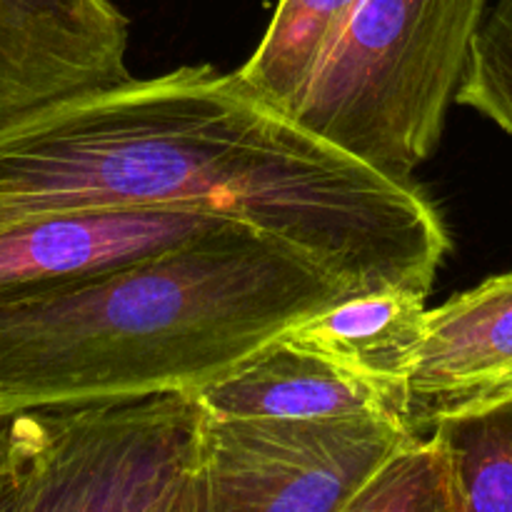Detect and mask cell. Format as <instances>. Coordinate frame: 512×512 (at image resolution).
Wrapping results in <instances>:
<instances>
[{"label":"cell","mask_w":512,"mask_h":512,"mask_svg":"<svg viewBox=\"0 0 512 512\" xmlns=\"http://www.w3.org/2000/svg\"><path fill=\"white\" fill-rule=\"evenodd\" d=\"M195 395L213 418H390L405 425L403 390L353 373L288 335Z\"/></svg>","instance_id":"9c48e42d"},{"label":"cell","mask_w":512,"mask_h":512,"mask_svg":"<svg viewBox=\"0 0 512 512\" xmlns=\"http://www.w3.org/2000/svg\"><path fill=\"white\" fill-rule=\"evenodd\" d=\"M355 293L245 223L70 283L0 295V418L198 393Z\"/></svg>","instance_id":"7a4b0ae2"},{"label":"cell","mask_w":512,"mask_h":512,"mask_svg":"<svg viewBox=\"0 0 512 512\" xmlns=\"http://www.w3.org/2000/svg\"><path fill=\"white\" fill-rule=\"evenodd\" d=\"M125 53L113 0H0V125L128 83Z\"/></svg>","instance_id":"8992f818"},{"label":"cell","mask_w":512,"mask_h":512,"mask_svg":"<svg viewBox=\"0 0 512 512\" xmlns=\"http://www.w3.org/2000/svg\"><path fill=\"white\" fill-rule=\"evenodd\" d=\"M148 512H208L205 510L203 450L198 458L170 483V488L155 500Z\"/></svg>","instance_id":"9a60e30c"},{"label":"cell","mask_w":512,"mask_h":512,"mask_svg":"<svg viewBox=\"0 0 512 512\" xmlns=\"http://www.w3.org/2000/svg\"><path fill=\"white\" fill-rule=\"evenodd\" d=\"M428 293L380 288L350 293L288 333L333 363L405 393L425 333Z\"/></svg>","instance_id":"30bf717a"},{"label":"cell","mask_w":512,"mask_h":512,"mask_svg":"<svg viewBox=\"0 0 512 512\" xmlns=\"http://www.w3.org/2000/svg\"><path fill=\"white\" fill-rule=\"evenodd\" d=\"M340 512H455L448 458L438 438H415Z\"/></svg>","instance_id":"4fadbf2b"},{"label":"cell","mask_w":512,"mask_h":512,"mask_svg":"<svg viewBox=\"0 0 512 512\" xmlns=\"http://www.w3.org/2000/svg\"><path fill=\"white\" fill-rule=\"evenodd\" d=\"M512 403V273L430 310L405 380V428L430 438L450 420Z\"/></svg>","instance_id":"52a82bcc"},{"label":"cell","mask_w":512,"mask_h":512,"mask_svg":"<svg viewBox=\"0 0 512 512\" xmlns=\"http://www.w3.org/2000/svg\"><path fill=\"white\" fill-rule=\"evenodd\" d=\"M455 103L478 110L512 138V0L488 8Z\"/></svg>","instance_id":"5bb4252c"},{"label":"cell","mask_w":512,"mask_h":512,"mask_svg":"<svg viewBox=\"0 0 512 512\" xmlns=\"http://www.w3.org/2000/svg\"><path fill=\"white\" fill-rule=\"evenodd\" d=\"M455 512H512V403L435 430Z\"/></svg>","instance_id":"7c38bea8"},{"label":"cell","mask_w":512,"mask_h":512,"mask_svg":"<svg viewBox=\"0 0 512 512\" xmlns=\"http://www.w3.org/2000/svg\"><path fill=\"white\" fill-rule=\"evenodd\" d=\"M233 223L240 220L195 210H70L15 220L0 225V295L135 263Z\"/></svg>","instance_id":"ba28073f"},{"label":"cell","mask_w":512,"mask_h":512,"mask_svg":"<svg viewBox=\"0 0 512 512\" xmlns=\"http://www.w3.org/2000/svg\"><path fill=\"white\" fill-rule=\"evenodd\" d=\"M358 5L360 0H278L268 30L238 73L290 113Z\"/></svg>","instance_id":"8fae6325"},{"label":"cell","mask_w":512,"mask_h":512,"mask_svg":"<svg viewBox=\"0 0 512 512\" xmlns=\"http://www.w3.org/2000/svg\"><path fill=\"white\" fill-rule=\"evenodd\" d=\"M413 440L390 418L265 420L205 413V510L340 512Z\"/></svg>","instance_id":"5b68a950"},{"label":"cell","mask_w":512,"mask_h":512,"mask_svg":"<svg viewBox=\"0 0 512 512\" xmlns=\"http://www.w3.org/2000/svg\"><path fill=\"white\" fill-rule=\"evenodd\" d=\"M490 0H360L290 115L403 185L433 155Z\"/></svg>","instance_id":"3957f363"},{"label":"cell","mask_w":512,"mask_h":512,"mask_svg":"<svg viewBox=\"0 0 512 512\" xmlns=\"http://www.w3.org/2000/svg\"><path fill=\"white\" fill-rule=\"evenodd\" d=\"M70 210H195L253 225L355 293H428L450 250L418 185L375 173L243 75L185 65L0 125V225Z\"/></svg>","instance_id":"6da1fadb"},{"label":"cell","mask_w":512,"mask_h":512,"mask_svg":"<svg viewBox=\"0 0 512 512\" xmlns=\"http://www.w3.org/2000/svg\"><path fill=\"white\" fill-rule=\"evenodd\" d=\"M195 393L0 418V512H148L203 450Z\"/></svg>","instance_id":"277c9868"}]
</instances>
